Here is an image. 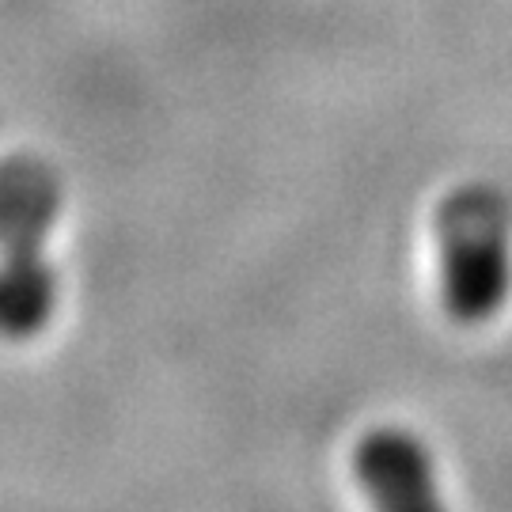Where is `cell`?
<instances>
[{
  "label": "cell",
  "mask_w": 512,
  "mask_h": 512,
  "mask_svg": "<svg viewBox=\"0 0 512 512\" xmlns=\"http://www.w3.org/2000/svg\"><path fill=\"white\" fill-rule=\"evenodd\" d=\"M65 205L50 160L16 152L0 160V338H35L57 311V270L46 258Z\"/></svg>",
  "instance_id": "obj_1"
},
{
  "label": "cell",
  "mask_w": 512,
  "mask_h": 512,
  "mask_svg": "<svg viewBox=\"0 0 512 512\" xmlns=\"http://www.w3.org/2000/svg\"><path fill=\"white\" fill-rule=\"evenodd\" d=\"M444 311L478 327L512 300V202L494 183L452 186L433 209Z\"/></svg>",
  "instance_id": "obj_2"
},
{
  "label": "cell",
  "mask_w": 512,
  "mask_h": 512,
  "mask_svg": "<svg viewBox=\"0 0 512 512\" xmlns=\"http://www.w3.org/2000/svg\"><path fill=\"white\" fill-rule=\"evenodd\" d=\"M353 471L372 505L391 512H425L440 505L437 459L410 429H372L353 456Z\"/></svg>",
  "instance_id": "obj_3"
}]
</instances>
